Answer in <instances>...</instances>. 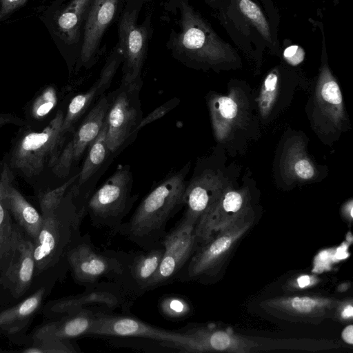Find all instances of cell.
<instances>
[{"mask_svg": "<svg viewBox=\"0 0 353 353\" xmlns=\"http://www.w3.org/2000/svg\"><path fill=\"white\" fill-rule=\"evenodd\" d=\"M188 163L169 173L143 198L130 220L113 232L125 236L142 250L161 244L168 222L184 206Z\"/></svg>", "mask_w": 353, "mask_h": 353, "instance_id": "obj_1", "label": "cell"}, {"mask_svg": "<svg viewBox=\"0 0 353 353\" xmlns=\"http://www.w3.org/2000/svg\"><path fill=\"white\" fill-rule=\"evenodd\" d=\"M65 112L59 109L43 128H32L27 124L12 139L10 148L3 155L9 168L17 177L34 186L47 170L56 164L68 135L62 132Z\"/></svg>", "mask_w": 353, "mask_h": 353, "instance_id": "obj_2", "label": "cell"}, {"mask_svg": "<svg viewBox=\"0 0 353 353\" xmlns=\"http://www.w3.org/2000/svg\"><path fill=\"white\" fill-rule=\"evenodd\" d=\"M72 185L56 208L42 214L43 223L33 248L37 281L50 274L62 280L69 270L67 254L81 235L83 219L74 202Z\"/></svg>", "mask_w": 353, "mask_h": 353, "instance_id": "obj_3", "label": "cell"}, {"mask_svg": "<svg viewBox=\"0 0 353 353\" xmlns=\"http://www.w3.org/2000/svg\"><path fill=\"white\" fill-rule=\"evenodd\" d=\"M181 31L178 51L203 66L231 65L240 61L236 50L223 40L211 25L185 0L180 4Z\"/></svg>", "mask_w": 353, "mask_h": 353, "instance_id": "obj_4", "label": "cell"}, {"mask_svg": "<svg viewBox=\"0 0 353 353\" xmlns=\"http://www.w3.org/2000/svg\"><path fill=\"white\" fill-rule=\"evenodd\" d=\"M253 222L254 216L250 212L207 240L198 243L176 279L181 282H204L216 276Z\"/></svg>", "mask_w": 353, "mask_h": 353, "instance_id": "obj_5", "label": "cell"}, {"mask_svg": "<svg viewBox=\"0 0 353 353\" xmlns=\"http://www.w3.org/2000/svg\"><path fill=\"white\" fill-rule=\"evenodd\" d=\"M133 175L129 165H121L88 199L86 214L92 224L112 231L122 223L138 196L132 194Z\"/></svg>", "mask_w": 353, "mask_h": 353, "instance_id": "obj_6", "label": "cell"}, {"mask_svg": "<svg viewBox=\"0 0 353 353\" xmlns=\"http://www.w3.org/2000/svg\"><path fill=\"white\" fill-rule=\"evenodd\" d=\"M34 244L15 223L8 264L0 273V305L10 306L19 301L38 285L35 277Z\"/></svg>", "mask_w": 353, "mask_h": 353, "instance_id": "obj_7", "label": "cell"}, {"mask_svg": "<svg viewBox=\"0 0 353 353\" xmlns=\"http://www.w3.org/2000/svg\"><path fill=\"white\" fill-rule=\"evenodd\" d=\"M141 78L121 83L110 96L107 112V145L110 154L117 152L139 131L143 119L140 92Z\"/></svg>", "mask_w": 353, "mask_h": 353, "instance_id": "obj_8", "label": "cell"}, {"mask_svg": "<svg viewBox=\"0 0 353 353\" xmlns=\"http://www.w3.org/2000/svg\"><path fill=\"white\" fill-rule=\"evenodd\" d=\"M86 336L103 338H143L174 343L178 352H187L188 338L179 330H168L136 317L98 308Z\"/></svg>", "mask_w": 353, "mask_h": 353, "instance_id": "obj_9", "label": "cell"}, {"mask_svg": "<svg viewBox=\"0 0 353 353\" xmlns=\"http://www.w3.org/2000/svg\"><path fill=\"white\" fill-rule=\"evenodd\" d=\"M67 261L74 282L85 288L102 278L113 282L119 272V263L114 250L100 251L88 234L81 235L70 248Z\"/></svg>", "mask_w": 353, "mask_h": 353, "instance_id": "obj_10", "label": "cell"}, {"mask_svg": "<svg viewBox=\"0 0 353 353\" xmlns=\"http://www.w3.org/2000/svg\"><path fill=\"white\" fill-rule=\"evenodd\" d=\"M165 248L159 245L137 252L114 250L119 261V272L115 283L134 301L149 291L150 283L161 263Z\"/></svg>", "mask_w": 353, "mask_h": 353, "instance_id": "obj_11", "label": "cell"}, {"mask_svg": "<svg viewBox=\"0 0 353 353\" xmlns=\"http://www.w3.org/2000/svg\"><path fill=\"white\" fill-rule=\"evenodd\" d=\"M133 303L114 282H98L85 288L76 295L68 296L45 303L41 312L46 320L56 319L83 307H100L113 311L121 308L128 311Z\"/></svg>", "mask_w": 353, "mask_h": 353, "instance_id": "obj_12", "label": "cell"}, {"mask_svg": "<svg viewBox=\"0 0 353 353\" xmlns=\"http://www.w3.org/2000/svg\"><path fill=\"white\" fill-rule=\"evenodd\" d=\"M194 229L195 225L181 219L175 227L167 232L162 241L164 253L149 291L171 283L177 279L198 245Z\"/></svg>", "mask_w": 353, "mask_h": 353, "instance_id": "obj_13", "label": "cell"}, {"mask_svg": "<svg viewBox=\"0 0 353 353\" xmlns=\"http://www.w3.org/2000/svg\"><path fill=\"white\" fill-rule=\"evenodd\" d=\"M340 303L331 297L297 295L268 299L261 303V307L285 321L319 324L334 316Z\"/></svg>", "mask_w": 353, "mask_h": 353, "instance_id": "obj_14", "label": "cell"}, {"mask_svg": "<svg viewBox=\"0 0 353 353\" xmlns=\"http://www.w3.org/2000/svg\"><path fill=\"white\" fill-rule=\"evenodd\" d=\"M110 101V95H102L85 115L78 128L65 141L59 159L52 168L58 178L67 176L72 164L77 161L85 150L97 137L105 121Z\"/></svg>", "mask_w": 353, "mask_h": 353, "instance_id": "obj_15", "label": "cell"}, {"mask_svg": "<svg viewBox=\"0 0 353 353\" xmlns=\"http://www.w3.org/2000/svg\"><path fill=\"white\" fill-rule=\"evenodd\" d=\"M60 278L55 274L43 276L37 287L26 296L0 310V334L22 341L25 332Z\"/></svg>", "mask_w": 353, "mask_h": 353, "instance_id": "obj_16", "label": "cell"}, {"mask_svg": "<svg viewBox=\"0 0 353 353\" xmlns=\"http://www.w3.org/2000/svg\"><path fill=\"white\" fill-rule=\"evenodd\" d=\"M179 330L189 339L188 353H248L259 346V343L248 337L215 325L189 324Z\"/></svg>", "mask_w": 353, "mask_h": 353, "instance_id": "obj_17", "label": "cell"}, {"mask_svg": "<svg viewBox=\"0 0 353 353\" xmlns=\"http://www.w3.org/2000/svg\"><path fill=\"white\" fill-rule=\"evenodd\" d=\"M119 48L122 54L121 83L141 78V73L148 48V32L137 24L135 11L125 12L119 27Z\"/></svg>", "mask_w": 353, "mask_h": 353, "instance_id": "obj_18", "label": "cell"}, {"mask_svg": "<svg viewBox=\"0 0 353 353\" xmlns=\"http://www.w3.org/2000/svg\"><path fill=\"white\" fill-rule=\"evenodd\" d=\"M122 54L117 47L108 57L99 74V78L86 92L74 96L70 101L62 125V132L68 135L72 133L76 124L88 111L93 102L108 90L117 69L122 63Z\"/></svg>", "mask_w": 353, "mask_h": 353, "instance_id": "obj_19", "label": "cell"}, {"mask_svg": "<svg viewBox=\"0 0 353 353\" xmlns=\"http://www.w3.org/2000/svg\"><path fill=\"white\" fill-rule=\"evenodd\" d=\"M243 196L229 191L218 198L207 213L197 222L194 233L198 243L250 213Z\"/></svg>", "mask_w": 353, "mask_h": 353, "instance_id": "obj_20", "label": "cell"}, {"mask_svg": "<svg viewBox=\"0 0 353 353\" xmlns=\"http://www.w3.org/2000/svg\"><path fill=\"white\" fill-rule=\"evenodd\" d=\"M98 308L100 307H83L60 317L46 320L26 338V341L71 340L85 336L94 322Z\"/></svg>", "mask_w": 353, "mask_h": 353, "instance_id": "obj_21", "label": "cell"}, {"mask_svg": "<svg viewBox=\"0 0 353 353\" xmlns=\"http://www.w3.org/2000/svg\"><path fill=\"white\" fill-rule=\"evenodd\" d=\"M217 17L234 43L246 54L260 59L267 48L261 35L237 12L230 0H221Z\"/></svg>", "mask_w": 353, "mask_h": 353, "instance_id": "obj_22", "label": "cell"}, {"mask_svg": "<svg viewBox=\"0 0 353 353\" xmlns=\"http://www.w3.org/2000/svg\"><path fill=\"white\" fill-rule=\"evenodd\" d=\"M119 0H93L87 15L81 60L89 63L95 55L102 36L114 18Z\"/></svg>", "mask_w": 353, "mask_h": 353, "instance_id": "obj_23", "label": "cell"}, {"mask_svg": "<svg viewBox=\"0 0 353 353\" xmlns=\"http://www.w3.org/2000/svg\"><path fill=\"white\" fill-rule=\"evenodd\" d=\"M16 177L12 178L6 187V202L14 222L32 241H37L43 223V216L15 186Z\"/></svg>", "mask_w": 353, "mask_h": 353, "instance_id": "obj_24", "label": "cell"}, {"mask_svg": "<svg viewBox=\"0 0 353 353\" xmlns=\"http://www.w3.org/2000/svg\"><path fill=\"white\" fill-rule=\"evenodd\" d=\"M207 175L188 182L184 194L185 211L181 219L196 225L218 199Z\"/></svg>", "mask_w": 353, "mask_h": 353, "instance_id": "obj_25", "label": "cell"}, {"mask_svg": "<svg viewBox=\"0 0 353 353\" xmlns=\"http://www.w3.org/2000/svg\"><path fill=\"white\" fill-rule=\"evenodd\" d=\"M13 177L16 176L3 157L0 160V273L10 259L15 227L5 199L7 185Z\"/></svg>", "mask_w": 353, "mask_h": 353, "instance_id": "obj_26", "label": "cell"}, {"mask_svg": "<svg viewBox=\"0 0 353 353\" xmlns=\"http://www.w3.org/2000/svg\"><path fill=\"white\" fill-rule=\"evenodd\" d=\"M239 14L261 35L272 54L280 52L277 28L254 0H230Z\"/></svg>", "mask_w": 353, "mask_h": 353, "instance_id": "obj_27", "label": "cell"}, {"mask_svg": "<svg viewBox=\"0 0 353 353\" xmlns=\"http://www.w3.org/2000/svg\"><path fill=\"white\" fill-rule=\"evenodd\" d=\"M58 103L57 89L54 85L42 88L28 103L25 118L27 125L32 128L39 129L45 126L52 118Z\"/></svg>", "mask_w": 353, "mask_h": 353, "instance_id": "obj_28", "label": "cell"}, {"mask_svg": "<svg viewBox=\"0 0 353 353\" xmlns=\"http://www.w3.org/2000/svg\"><path fill=\"white\" fill-rule=\"evenodd\" d=\"M106 133L107 123L105 119L100 132L88 148L86 157L79 172V177L75 181L79 194L78 206H79V197L82 187L98 171L110 154L107 145Z\"/></svg>", "mask_w": 353, "mask_h": 353, "instance_id": "obj_29", "label": "cell"}, {"mask_svg": "<svg viewBox=\"0 0 353 353\" xmlns=\"http://www.w3.org/2000/svg\"><path fill=\"white\" fill-rule=\"evenodd\" d=\"M93 0H72L59 15L58 27L68 42L78 39L81 24Z\"/></svg>", "mask_w": 353, "mask_h": 353, "instance_id": "obj_30", "label": "cell"}, {"mask_svg": "<svg viewBox=\"0 0 353 353\" xmlns=\"http://www.w3.org/2000/svg\"><path fill=\"white\" fill-rule=\"evenodd\" d=\"M158 309L162 316L170 321H182L189 317L192 311L189 301L179 294H166L161 297Z\"/></svg>", "mask_w": 353, "mask_h": 353, "instance_id": "obj_31", "label": "cell"}, {"mask_svg": "<svg viewBox=\"0 0 353 353\" xmlns=\"http://www.w3.org/2000/svg\"><path fill=\"white\" fill-rule=\"evenodd\" d=\"M78 177L79 173L73 175L59 185L35 192L41 214L46 213L56 208Z\"/></svg>", "mask_w": 353, "mask_h": 353, "instance_id": "obj_32", "label": "cell"}, {"mask_svg": "<svg viewBox=\"0 0 353 353\" xmlns=\"http://www.w3.org/2000/svg\"><path fill=\"white\" fill-rule=\"evenodd\" d=\"M24 353H77L79 347L70 340H30L21 350Z\"/></svg>", "mask_w": 353, "mask_h": 353, "instance_id": "obj_33", "label": "cell"}, {"mask_svg": "<svg viewBox=\"0 0 353 353\" xmlns=\"http://www.w3.org/2000/svg\"><path fill=\"white\" fill-rule=\"evenodd\" d=\"M278 83V74L276 71L270 72L265 77L259 97L261 110L266 112L272 106L276 96Z\"/></svg>", "mask_w": 353, "mask_h": 353, "instance_id": "obj_34", "label": "cell"}, {"mask_svg": "<svg viewBox=\"0 0 353 353\" xmlns=\"http://www.w3.org/2000/svg\"><path fill=\"white\" fill-rule=\"evenodd\" d=\"M323 70L325 76L321 87V95L324 100L333 105H339L342 102V95L338 83L331 77L327 68L324 65Z\"/></svg>", "mask_w": 353, "mask_h": 353, "instance_id": "obj_35", "label": "cell"}, {"mask_svg": "<svg viewBox=\"0 0 353 353\" xmlns=\"http://www.w3.org/2000/svg\"><path fill=\"white\" fill-rule=\"evenodd\" d=\"M212 112H218L222 118L232 119L237 114V105L228 97H221L213 101Z\"/></svg>", "mask_w": 353, "mask_h": 353, "instance_id": "obj_36", "label": "cell"}, {"mask_svg": "<svg viewBox=\"0 0 353 353\" xmlns=\"http://www.w3.org/2000/svg\"><path fill=\"white\" fill-rule=\"evenodd\" d=\"M179 103V99L177 98H173L155 108L145 117H143L138 128L139 130L149 123L163 117Z\"/></svg>", "mask_w": 353, "mask_h": 353, "instance_id": "obj_37", "label": "cell"}, {"mask_svg": "<svg viewBox=\"0 0 353 353\" xmlns=\"http://www.w3.org/2000/svg\"><path fill=\"white\" fill-rule=\"evenodd\" d=\"M283 57L288 63L296 66L304 60L305 52L299 45H290L284 49Z\"/></svg>", "mask_w": 353, "mask_h": 353, "instance_id": "obj_38", "label": "cell"}, {"mask_svg": "<svg viewBox=\"0 0 353 353\" xmlns=\"http://www.w3.org/2000/svg\"><path fill=\"white\" fill-rule=\"evenodd\" d=\"M296 174L303 179H310L314 174V170L310 163L306 159H301L294 165Z\"/></svg>", "mask_w": 353, "mask_h": 353, "instance_id": "obj_39", "label": "cell"}, {"mask_svg": "<svg viewBox=\"0 0 353 353\" xmlns=\"http://www.w3.org/2000/svg\"><path fill=\"white\" fill-rule=\"evenodd\" d=\"M27 124L23 118L11 112H0V129L6 125L24 126Z\"/></svg>", "mask_w": 353, "mask_h": 353, "instance_id": "obj_40", "label": "cell"}, {"mask_svg": "<svg viewBox=\"0 0 353 353\" xmlns=\"http://www.w3.org/2000/svg\"><path fill=\"white\" fill-rule=\"evenodd\" d=\"M27 0H0V20L4 19Z\"/></svg>", "mask_w": 353, "mask_h": 353, "instance_id": "obj_41", "label": "cell"}, {"mask_svg": "<svg viewBox=\"0 0 353 353\" xmlns=\"http://www.w3.org/2000/svg\"><path fill=\"white\" fill-rule=\"evenodd\" d=\"M335 315L339 316L341 320L352 321L353 316V307L352 302H341L336 308Z\"/></svg>", "mask_w": 353, "mask_h": 353, "instance_id": "obj_42", "label": "cell"}, {"mask_svg": "<svg viewBox=\"0 0 353 353\" xmlns=\"http://www.w3.org/2000/svg\"><path fill=\"white\" fill-rule=\"evenodd\" d=\"M265 9V12L272 24L277 28L279 22L278 12L272 0H261Z\"/></svg>", "mask_w": 353, "mask_h": 353, "instance_id": "obj_43", "label": "cell"}, {"mask_svg": "<svg viewBox=\"0 0 353 353\" xmlns=\"http://www.w3.org/2000/svg\"><path fill=\"white\" fill-rule=\"evenodd\" d=\"M352 332H353V326L352 325H350L347 326L341 333V336L343 341L347 343L350 345H352Z\"/></svg>", "mask_w": 353, "mask_h": 353, "instance_id": "obj_44", "label": "cell"}, {"mask_svg": "<svg viewBox=\"0 0 353 353\" xmlns=\"http://www.w3.org/2000/svg\"><path fill=\"white\" fill-rule=\"evenodd\" d=\"M297 283L300 288L307 287L311 283V278L308 275H302L297 279Z\"/></svg>", "mask_w": 353, "mask_h": 353, "instance_id": "obj_45", "label": "cell"}, {"mask_svg": "<svg viewBox=\"0 0 353 353\" xmlns=\"http://www.w3.org/2000/svg\"><path fill=\"white\" fill-rule=\"evenodd\" d=\"M205 1L215 10L218 9L220 6L221 0H205Z\"/></svg>", "mask_w": 353, "mask_h": 353, "instance_id": "obj_46", "label": "cell"}]
</instances>
